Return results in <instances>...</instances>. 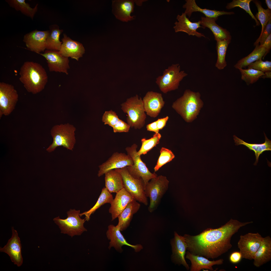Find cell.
<instances>
[{
    "label": "cell",
    "instance_id": "cell-1",
    "mask_svg": "<svg viewBox=\"0 0 271 271\" xmlns=\"http://www.w3.org/2000/svg\"><path fill=\"white\" fill-rule=\"evenodd\" d=\"M252 223L231 219L217 228H208L196 235L184 234L186 250L192 254L207 259L217 258L231 248V238L241 227Z\"/></svg>",
    "mask_w": 271,
    "mask_h": 271
},
{
    "label": "cell",
    "instance_id": "cell-2",
    "mask_svg": "<svg viewBox=\"0 0 271 271\" xmlns=\"http://www.w3.org/2000/svg\"><path fill=\"white\" fill-rule=\"evenodd\" d=\"M19 80L29 93L36 94L44 88L48 78L46 71L40 64L32 61L25 62L21 67Z\"/></svg>",
    "mask_w": 271,
    "mask_h": 271
},
{
    "label": "cell",
    "instance_id": "cell-3",
    "mask_svg": "<svg viewBox=\"0 0 271 271\" xmlns=\"http://www.w3.org/2000/svg\"><path fill=\"white\" fill-rule=\"evenodd\" d=\"M200 96L199 92L186 90L173 103L172 107L186 122H191L196 118L203 106Z\"/></svg>",
    "mask_w": 271,
    "mask_h": 271
},
{
    "label": "cell",
    "instance_id": "cell-4",
    "mask_svg": "<svg viewBox=\"0 0 271 271\" xmlns=\"http://www.w3.org/2000/svg\"><path fill=\"white\" fill-rule=\"evenodd\" d=\"M76 128L73 125L68 123L53 126L50 131L53 141L46 150L50 153L54 151L57 147L62 146L73 151L76 143Z\"/></svg>",
    "mask_w": 271,
    "mask_h": 271
},
{
    "label": "cell",
    "instance_id": "cell-5",
    "mask_svg": "<svg viewBox=\"0 0 271 271\" xmlns=\"http://www.w3.org/2000/svg\"><path fill=\"white\" fill-rule=\"evenodd\" d=\"M121 109L127 114V123L131 127L136 129L143 127L145 123L146 115L143 100L138 95L127 99L122 104Z\"/></svg>",
    "mask_w": 271,
    "mask_h": 271
},
{
    "label": "cell",
    "instance_id": "cell-6",
    "mask_svg": "<svg viewBox=\"0 0 271 271\" xmlns=\"http://www.w3.org/2000/svg\"><path fill=\"white\" fill-rule=\"evenodd\" d=\"M187 75L184 71H181L179 64H173L156 78V83L160 91L166 94L177 89L181 81Z\"/></svg>",
    "mask_w": 271,
    "mask_h": 271
},
{
    "label": "cell",
    "instance_id": "cell-7",
    "mask_svg": "<svg viewBox=\"0 0 271 271\" xmlns=\"http://www.w3.org/2000/svg\"><path fill=\"white\" fill-rule=\"evenodd\" d=\"M145 185V192L149 197L150 203L148 210L152 213L157 208L161 199L168 189L169 181L162 175L152 178Z\"/></svg>",
    "mask_w": 271,
    "mask_h": 271
},
{
    "label": "cell",
    "instance_id": "cell-8",
    "mask_svg": "<svg viewBox=\"0 0 271 271\" xmlns=\"http://www.w3.org/2000/svg\"><path fill=\"white\" fill-rule=\"evenodd\" d=\"M121 175L123 188L137 201L147 206L148 203L145 192V185L141 178H136L128 172L126 167L114 169Z\"/></svg>",
    "mask_w": 271,
    "mask_h": 271
},
{
    "label": "cell",
    "instance_id": "cell-9",
    "mask_svg": "<svg viewBox=\"0 0 271 271\" xmlns=\"http://www.w3.org/2000/svg\"><path fill=\"white\" fill-rule=\"evenodd\" d=\"M80 210L71 209L67 212V218L60 219L59 216L54 218L53 221L60 229L61 233L67 234L71 237L80 235L87 231L84 226L86 221L80 217Z\"/></svg>",
    "mask_w": 271,
    "mask_h": 271
},
{
    "label": "cell",
    "instance_id": "cell-10",
    "mask_svg": "<svg viewBox=\"0 0 271 271\" xmlns=\"http://www.w3.org/2000/svg\"><path fill=\"white\" fill-rule=\"evenodd\" d=\"M137 145L134 144L126 148L127 154L132 158L133 162V165L126 167L129 173L133 176L142 178L145 186L150 180L158 175L155 173H152L149 171L145 164L142 160L141 156L137 154Z\"/></svg>",
    "mask_w": 271,
    "mask_h": 271
},
{
    "label": "cell",
    "instance_id": "cell-11",
    "mask_svg": "<svg viewBox=\"0 0 271 271\" xmlns=\"http://www.w3.org/2000/svg\"><path fill=\"white\" fill-rule=\"evenodd\" d=\"M19 96L12 85L0 83V118L10 115L15 108Z\"/></svg>",
    "mask_w": 271,
    "mask_h": 271
},
{
    "label": "cell",
    "instance_id": "cell-12",
    "mask_svg": "<svg viewBox=\"0 0 271 271\" xmlns=\"http://www.w3.org/2000/svg\"><path fill=\"white\" fill-rule=\"evenodd\" d=\"M263 237L259 233H249L241 235L238 243L242 258L253 259Z\"/></svg>",
    "mask_w": 271,
    "mask_h": 271
},
{
    "label": "cell",
    "instance_id": "cell-13",
    "mask_svg": "<svg viewBox=\"0 0 271 271\" xmlns=\"http://www.w3.org/2000/svg\"><path fill=\"white\" fill-rule=\"evenodd\" d=\"M133 164L132 158L124 153L116 152L106 162L100 165L98 176L100 177L112 170L120 169Z\"/></svg>",
    "mask_w": 271,
    "mask_h": 271
},
{
    "label": "cell",
    "instance_id": "cell-14",
    "mask_svg": "<svg viewBox=\"0 0 271 271\" xmlns=\"http://www.w3.org/2000/svg\"><path fill=\"white\" fill-rule=\"evenodd\" d=\"M12 235L6 244L0 247V251L7 254L12 261L18 266H21L23 259L22 255V246L17 231L13 227L11 228Z\"/></svg>",
    "mask_w": 271,
    "mask_h": 271
},
{
    "label": "cell",
    "instance_id": "cell-15",
    "mask_svg": "<svg viewBox=\"0 0 271 271\" xmlns=\"http://www.w3.org/2000/svg\"><path fill=\"white\" fill-rule=\"evenodd\" d=\"M40 54L46 59L50 71L68 74L70 66L68 57L62 55L59 51L47 50L44 53Z\"/></svg>",
    "mask_w": 271,
    "mask_h": 271
},
{
    "label": "cell",
    "instance_id": "cell-16",
    "mask_svg": "<svg viewBox=\"0 0 271 271\" xmlns=\"http://www.w3.org/2000/svg\"><path fill=\"white\" fill-rule=\"evenodd\" d=\"M142 100L145 112L153 118L158 115L165 104L162 94L153 91L147 92Z\"/></svg>",
    "mask_w": 271,
    "mask_h": 271
},
{
    "label": "cell",
    "instance_id": "cell-17",
    "mask_svg": "<svg viewBox=\"0 0 271 271\" xmlns=\"http://www.w3.org/2000/svg\"><path fill=\"white\" fill-rule=\"evenodd\" d=\"M48 31L35 30L26 34L23 41L27 47L31 50L40 53L46 49V42Z\"/></svg>",
    "mask_w": 271,
    "mask_h": 271
},
{
    "label": "cell",
    "instance_id": "cell-18",
    "mask_svg": "<svg viewBox=\"0 0 271 271\" xmlns=\"http://www.w3.org/2000/svg\"><path fill=\"white\" fill-rule=\"evenodd\" d=\"M106 235L108 239L110 240L108 247L109 249L113 247L116 250L121 252L122 250L121 247L124 245L131 247L134 249L136 252L140 251L143 248L142 246L140 244L133 245L128 243L117 226H115L113 225L108 226Z\"/></svg>",
    "mask_w": 271,
    "mask_h": 271
},
{
    "label": "cell",
    "instance_id": "cell-19",
    "mask_svg": "<svg viewBox=\"0 0 271 271\" xmlns=\"http://www.w3.org/2000/svg\"><path fill=\"white\" fill-rule=\"evenodd\" d=\"M63 35L59 52L64 57H70L78 61L85 52L83 45L78 41L72 40L66 34Z\"/></svg>",
    "mask_w": 271,
    "mask_h": 271
},
{
    "label": "cell",
    "instance_id": "cell-20",
    "mask_svg": "<svg viewBox=\"0 0 271 271\" xmlns=\"http://www.w3.org/2000/svg\"><path fill=\"white\" fill-rule=\"evenodd\" d=\"M174 235L171 242L172 259L176 263L182 265L187 270H189L190 268L185 258L187 246L184 239L183 236L179 235L176 232Z\"/></svg>",
    "mask_w": 271,
    "mask_h": 271
},
{
    "label": "cell",
    "instance_id": "cell-21",
    "mask_svg": "<svg viewBox=\"0 0 271 271\" xmlns=\"http://www.w3.org/2000/svg\"><path fill=\"white\" fill-rule=\"evenodd\" d=\"M186 16L184 13H183L181 15H177L176 19L178 22L176 21L175 23V26L173 27L175 32H184L189 35L195 36L198 37H205L204 34L196 31L198 28H202L200 26V21L197 22H192Z\"/></svg>",
    "mask_w": 271,
    "mask_h": 271
},
{
    "label": "cell",
    "instance_id": "cell-22",
    "mask_svg": "<svg viewBox=\"0 0 271 271\" xmlns=\"http://www.w3.org/2000/svg\"><path fill=\"white\" fill-rule=\"evenodd\" d=\"M134 2L133 0H115L112 1V11L118 19L127 22L134 19L131 14L134 11Z\"/></svg>",
    "mask_w": 271,
    "mask_h": 271
},
{
    "label": "cell",
    "instance_id": "cell-23",
    "mask_svg": "<svg viewBox=\"0 0 271 271\" xmlns=\"http://www.w3.org/2000/svg\"><path fill=\"white\" fill-rule=\"evenodd\" d=\"M134 199L124 188L116 193L109 210V213L111 214L112 220L118 218L127 205Z\"/></svg>",
    "mask_w": 271,
    "mask_h": 271
},
{
    "label": "cell",
    "instance_id": "cell-24",
    "mask_svg": "<svg viewBox=\"0 0 271 271\" xmlns=\"http://www.w3.org/2000/svg\"><path fill=\"white\" fill-rule=\"evenodd\" d=\"M186 258L189 260L191 263L190 271H200L204 269L213 271V265H221L223 262V259L210 261L203 256L192 254L188 251L186 252Z\"/></svg>",
    "mask_w": 271,
    "mask_h": 271
},
{
    "label": "cell",
    "instance_id": "cell-25",
    "mask_svg": "<svg viewBox=\"0 0 271 271\" xmlns=\"http://www.w3.org/2000/svg\"><path fill=\"white\" fill-rule=\"evenodd\" d=\"M186 3L183 8L186 9L184 12L189 18L192 13L194 12H199L203 14L206 17L218 19V17L224 15H231L234 14L233 12H227L224 11H218L201 8L196 4L195 0H186Z\"/></svg>",
    "mask_w": 271,
    "mask_h": 271
},
{
    "label": "cell",
    "instance_id": "cell-26",
    "mask_svg": "<svg viewBox=\"0 0 271 271\" xmlns=\"http://www.w3.org/2000/svg\"><path fill=\"white\" fill-rule=\"evenodd\" d=\"M217 19L206 17H202L200 21V25L202 28L207 27L212 31L215 37V40L217 41L231 39L230 33L226 29H224L218 25L216 22Z\"/></svg>",
    "mask_w": 271,
    "mask_h": 271
},
{
    "label": "cell",
    "instance_id": "cell-27",
    "mask_svg": "<svg viewBox=\"0 0 271 271\" xmlns=\"http://www.w3.org/2000/svg\"><path fill=\"white\" fill-rule=\"evenodd\" d=\"M254 265L259 267L271 260V238L267 236L263 237L261 244L255 254Z\"/></svg>",
    "mask_w": 271,
    "mask_h": 271
},
{
    "label": "cell",
    "instance_id": "cell-28",
    "mask_svg": "<svg viewBox=\"0 0 271 271\" xmlns=\"http://www.w3.org/2000/svg\"><path fill=\"white\" fill-rule=\"evenodd\" d=\"M140 207V204L134 199L120 214L118 217V222L116 226L120 231L125 230L129 226L133 215L138 211Z\"/></svg>",
    "mask_w": 271,
    "mask_h": 271
},
{
    "label": "cell",
    "instance_id": "cell-29",
    "mask_svg": "<svg viewBox=\"0 0 271 271\" xmlns=\"http://www.w3.org/2000/svg\"><path fill=\"white\" fill-rule=\"evenodd\" d=\"M264 133L265 137V142L261 144H249L244 142L235 135L233 136L235 145H244L249 150L254 152L256 157V161L254 164V165H257L260 154L265 151H271V141L268 139L264 132Z\"/></svg>",
    "mask_w": 271,
    "mask_h": 271
},
{
    "label": "cell",
    "instance_id": "cell-30",
    "mask_svg": "<svg viewBox=\"0 0 271 271\" xmlns=\"http://www.w3.org/2000/svg\"><path fill=\"white\" fill-rule=\"evenodd\" d=\"M105 187L110 193H117L123 188L121 174L115 170H112L105 174Z\"/></svg>",
    "mask_w": 271,
    "mask_h": 271
},
{
    "label": "cell",
    "instance_id": "cell-31",
    "mask_svg": "<svg viewBox=\"0 0 271 271\" xmlns=\"http://www.w3.org/2000/svg\"><path fill=\"white\" fill-rule=\"evenodd\" d=\"M266 52L264 48L258 44L255 46V48L251 53L239 60L234 67L238 69H243L256 61L262 59V58L263 59L265 56Z\"/></svg>",
    "mask_w": 271,
    "mask_h": 271
},
{
    "label": "cell",
    "instance_id": "cell-32",
    "mask_svg": "<svg viewBox=\"0 0 271 271\" xmlns=\"http://www.w3.org/2000/svg\"><path fill=\"white\" fill-rule=\"evenodd\" d=\"M113 199V195L105 187H103L102 189L101 194L95 205L88 211L80 214V216L85 215L86 221H88L90 219L91 215L94 213L97 210L105 204H111Z\"/></svg>",
    "mask_w": 271,
    "mask_h": 271
},
{
    "label": "cell",
    "instance_id": "cell-33",
    "mask_svg": "<svg viewBox=\"0 0 271 271\" xmlns=\"http://www.w3.org/2000/svg\"><path fill=\"white\" fill-rule=\"evenodd\" d=\"M231 40H224L217 41L216 49L217 59L215 66L219 70L223 69L227 65L225 57L227 49Z\"/></svg>",
    "mask_w": 271,
    "mask_h": 271
},
{
    "label": "cell",
    "instance_id": "cell-34",
    "mask_svg": "<svg viewBox=\"0 0 271 271\" xmlns=\"http://www.w3.org/2000/svg\"><path fill=\"white\" fill-rule=\"evenodd\" d=\"M7 2L10 6L16 10L20 11L24 15L33 19L37 11L38 5L37 4L33 8L25 2L24 0H9Z\"/></svg>",
    "mask_w": 271,
    "mask_h": 271
},
{
    "label": "cell",
    "instance_id": "cell-35",
    "mask_svg": "<svg viewBox=\"0 0 271 271\" xmlns=\"http://www.w3.org/2000/svg\"><path fill=\"white\" fill-rule=\"evenodd\" d=\"M63 32L57 27L52 28L47 37L46 42L47 50L59 51L62 42L59 40L60 36Z\"/></svg>",
    "mask_w": 271,
    "mask_h": 271
},
{
    "label": "cell",
    "instance_id": "cell-36",
    "mask_svg": "<svg viewBox=\"0 0 271 271\" xmlns=\"http://www.w3.org/2000/svg\"><path fill=\"white\" fill-rule=\"evenodd\" d=\"M257 7L258 12L255 15V17L260 22L262 28L260 36L264 30L269 21L271 19V10L263 8L260 2L257 0L253 1Z\"/></svg>",
    "mask_w": 271,
    "mask_h": 271
},
{
    "label": "cell",
    "instance_id": "cell-37",
    "mask_svg": "<svg viewBox=\"0 0 271 271\" xmlns=\"http://www.w3.org/2000/svg\"><path fill=\"white\" fill-rule=\"evenodd\" d=\"M161 137V134L158 133H155L152 137L148 139L142 138L141 140V146L139 150L137 152V154L141 156L147 154L159 143Z\"/></svg>",
    "mask_w": 271,
    "mask_h": 271
},
{
    "label": "cell",
    "instance_id": "cell-38",
    "mask_svg": "<svg viewBox=\"0 0 271 271\" xmlns=\"http://www.w3.org/2000/svg\"><path fill=\"white\" fill-rule=\"evenodd\" d=\"M241 74V79L247 85L256 82L264 74L263 72L254 69H238Z\"/></svg>",
    "mask_w": 271,
    "mask_h": 271
},
{
    "label": "cell",
    "instance_id": "cell-39",
    "mask_svg": "<svg viewBox=\"0 0 271 271\" xmlns=\"http://www.w3.org/2000/svg\"><path fill=\"white\" fill-rule=\"evenodd\" d=\"M252 1V0H233L231 2L228 3L226 8L227 9L229 10L238 7L243 9L255 20L256 26H259L260 24L259 22L252 14L250 9V4Z\"/></svg>",
    "mask_w": 271,
    "mask_h": 271
},
{
    "label": "cell",
    "instance_id": "cell-40",
    "mask_svg": "<svg viewBox=\"0 0 271 271\" xmlns=\"http://www.w3.org/2000/svg\"><path fill=\"white\" fill-rule=\"evenodd\" d=\"M160 155L154 169L155 172L157 171L163 165L171 161L175 156L170 150L162 147L160 150Z\"/></svg>",
    "mask_w": 271,
    "mask_h": 271
},
{
    "label": "cell",
    "instance_id": "cell-41",
    "mask_svg": "<svg viewBox=\"0 0 271 271\" xmlns=\"http://www.w3.org/2000/svg\"><path fill=\"white\" fill-rule=\"evenodd\" d=\"M119 119L116 113L112 110L105 111L102 117V121L104 124H108L112 127Z\"/></svg>",
    "mask_w": 271,
    "mask_h": 271
},
{
    "label": "cell",
    "instance_id": "cell-42",
    "mask_svg": "<svg viewBox=\"0 0 271 271\" xmlns=\"http://www.w3.org/2000/svg\"><path fill=\"white\" fill-rule=\"evenodd\" d=\"M250 68L261 71L263 73L271 71V62L268 61H263L262 59L256 61L250 64L248 66Z\"/></svg>",
    "mask_w": 271,
    "mask_h": 271
},
{
    "label": "cell",
    "instance_id": "cell-43",
    "mask_svg": "<svg viewBox=\"0 0 271 271\" xmlns=\"http://www.w3.org/2000/svg\"><path fill=\"white\" fill-rule=\"evenodd\" d=\"M270 34H271V19L267 23L261 35L259 36L254 43V45L255 46L259 43L260 44V45H262L267 37Z\"/></svg>",
    "mask_w": 271,
    "mask_h": 271
},
{
    "label": "cell",
    "instance_id": "cell-44",
    "mask_svg": "<svg viewBox=\"0 0 271 271\" xmlns=\"http://www.w3.org/2000/svg\"><path fill=\"white\" fill-rule=\"evenodd\" d=\"M130 126L123 120L119 119L113 127L114 132H128L129 130Z\"/></svg>",
    "mask_w": 271,
    "mask_h": 271
},
{
    "label": "cell",
    "instance_id": "cell-45",
    "mask_svg": "<svg viewBox=\"0 0 271 271\" xmlns=\"http://www.w3.org/2000/svg\"><path fill=\"white\" fill-rule=\"evenodd\" d=\"M242 258L240 252L235 251L232 253L229 257V260L232 263L236 264L239 262Z\"/></svg>",
    "mask_w": 271,
    "mask_h": 271
},
{
    "label": "cell",
    "instance_id": "cell-46",
    "mask_svg": "<svg viewBox=\"0 0 271 271\" xmlns=\"http://www.w3.org/2000/svg\"><path fill=\"white\" fill-rule=\"evenodd\" d=\"M169 117L167 116L164 118H159L156 120L157 126L159 130L162 129L166 125Z\"/></svg>",
    "mask_w": 271,
    "mask_h": 271
},
{
    "label": "cell",
    "instance_id": "cell-47",
    "mask_svg": "<svg viewBox=\"0 0 271 271\" xmlns=\"http://www.w3.org/2000/svg\"><path fill=\"white\" fill-rule=\"evenodd\" d=\"M260 46L265 49L266 50L265 54L266 56L269 52L271 48V34L267 37L263 44Z\"/></svg>",
    "mask_w": 271,
    "mask_h": 271
},
{
    "label": "cell",
    "instance_id": "cell-48",
    "mask_svg": "<svg viewBox=\"0 0 271 271\" xmlns=\"http://www.w3.org/2000/svg\"><path fill=\"white\" fill-rule=\"evenodd\" d=\"M146 128L148 131H153L155 133H159V130L157 128L156 121L147 124Z\"/></svg>",
    "mask_w": 271,
    "mask_h": 271
},
{
    "label": "cell",
    "instance_id": "cell-49",
    "mask_svg": "<svg viewBox=\"0 0 271 271\" xmlns=\"http://www.w3.org/2000/svg\"><path fill=\"white\" fill-rule=\"evenodd\" d=\"M262 78L263 79H265V78H271V72L270 71H269L266 72L264 73V75L261 77L260 78Z\"/></svg>",
    "mask_w": 271,
    "mask_h": 271
},
{
    "label": "cell",
    "instance_id": "cell-50",
    "mask_svg": "<svg viewBox=\"0 0 271 271\" xmlns=\"http://www.w3.org/2000/svg\"><path fill=\"white\" fill-rule=\"evenodd\" d=\"M265 2L268 8V9L271 10V0H265Z\"/></svg>",
    "mask_w": 271,
    "mask_h": 271
}]
</instances>
